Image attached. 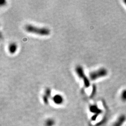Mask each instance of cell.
<instances>
[{
	"label": "cell",
	"instance_id": "30bf717a",
	"mask_svg": "<svg viewBox=\"0 0 126 126\" xmlns=\"http://www.w3.org/2000/svg\"><path fill=\"white\" fill-rule=\"evenodd\" d=\"M124 2L125 4V5H126V0H124Z\"/></svg>",
	"mask_w": 126,
	"mask_h": 126
},
{
	"label": "cell",
	"instance_id": "ba28073f",
	"mask_svg": "<svg viewBox=\"0 0 126 126\" xmlns=\"http://www.w3.org/2000/svg\"><path fill=\"white\" fill-rule=\"evenodd\" d=\"M96 91V86L95 85H93V91H92V95H94V94H95Z\"/></svg>",
	"mask_w": 126,
	"mask_h": 126
},
{
	"label": "cell",
	"instance_id": "3957f363",
	"mask_svg": "<svg viewBox=\"0 0 126 126\" xmlns=\"http://www.w3.org/2000/svg\"><path fill=\"white\" fill-rule=\"evenodd\" d=\"M76 71L79 77L83 79L84 85L86 87H88L90 86V82L89 79L85 76L84 70L80 66H78L76 68Z\"/></svg>",
	"mask_w": 126,
	"mask_h": 126
},
{
	"label": "cell",
	"instance_id": "8992f818",
	"mask_svg": "<svg viewBox=\"0 0 126 126\" xmlns=\"http://www.w3.org/2000/svg\"><path fill=\"white\" fill-rule=\"evenodd\" d=\"M54 102L57 104H61L63 102L62 97L59 95H56L53 97Z\"/></svg>",
	"mask_w": 126,
	"mask_h": 126
},
{
	"label": "cell",
	"instance_id": "9c48e42d",
	"mask_svg": "<svg viewBox=\"0 0 126 126\" xmlns=\"http://www.w3.org/2000/svg\"><path fill=\"white\" fill-rule=\"evenodd\" d=\"M6 4V1L5 0H0V6H3Z\"/></svg>",
	"mask_w": 126,
	"mask_h": 126
},
{
	"label": "cell",
	"instance_id": "6da1fadb",
	"mask_svg": "<svg viewBox=\"0 0 126 126\" xmlns=\"http://www.w3.org/2000/svg\"><path fill=\"white\" fill-rule=\"evenodd\" d=\"M26 31L29 33H34L40 36H48L50 34V30L46 28H39L31 24L25 26Z\"/></svg>",
	"mask_w": 126,
	"mask_h": 126
},
{
	"label": "cell",
	"instance_id": "277c9868",
	"mask_svg": "<svg viewBox=\"0 0 126 126\" xmlns=\"http://www.w3.org/2000/svg\"><path fill=\"white\" fill-rule=\"evenodd\" d=\"M126 121V116L125 115L122 114L120 115L117 120L114 123L113 126H122Z\"/></svg>",
	"mask_w": 126,
	"mask_h": 126
},
{
	"label": "cell",
	"instance_id": "7a4b0ae2",
	"mask_svg": "<svg viewBox=\"0 0 126 126\" xmlns=\"http://www.w3.org/2000/svg\"><path fill=\"white\" fill-rule=\"evenodd\" d=\"M108 71L105 68H100L99 70L91 72L89 75L90 79L92 80H95L100 78L106 76L108 75Z\"/></svg>",
	"mask_w": 126,
	"mask_h": 126
},
{
	"label": "cell",
	"instance_id": "52a82bcc",
	"mask_svg": "<svg viewBox=\"0 0 126 126\" xmlns=\"http://www.w3.org/2000/svg\"><path fill=\"white\" fill-rule=\"evenodd\" d=\"M121 99L123 101H126V89L123 90L121 94Z\"/></svg>",
	"mask_w": 126,
	"mask_h": 126
},
{
	"label": "cell",
	"instance_id": "5b68a950",
	"mask_svg": "<svg viewBox=\"0 0 126 126\" xmlns=\"http://www.w3.org/2000/svg\"><path fill=\"white\" fill-rule=\"evenodd\" d=\"M17 49V46L16 43H11L9 45V50L10 53L13 54L16 53Z\"/></svg>",
	"mask_w": 126,
	"mask_h": 126
}]
</instances>
